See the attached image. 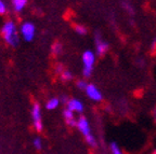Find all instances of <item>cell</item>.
<instances>
[{
    "label": "cell",
    "mask_w": 156,
    "mask_h": 154,
    "mask_svg": "<svg viewBox=\"0 0 156 154\" xmlns=\"http://www.w3.org/2000/svg\"><path fill=\"white\" fill-rule=\"evenodd\" d=\"M78 130L83 134V136L85 137V140L88 145L92 148H95L98 146L97 138L94 137V135L91 132V126L90 123L88 121V119L86 116H79L77 120V126Z\"/></svg>",
    "instance_id": "cell-1"
},
{
    "label": "cell",
    "mask_w": 156,
    "mask_h": 154,
    "mask_svg": "<svg viewBox=\"0 0 156 154\" xmlns=\"http://www.w3.org/2000/svg\"><path fill=\"white\" fill-rule=\"evenodd\" d=\"M1 35H2L3 39L9 45L16 48L19 45L20 38L19 35L16 34V25L12 21H8L5 23L1 29Z\"/></svg>",
    "instance_id": "cell-2"
},
{
    "label": "cell",
    "mask_w": 156,
    "mask_h": 154,
    "mask_svg": "<svg viewBox=\"0 0 156 154\" xmlns=\"http://www.w3.org/2000/svg\"><path fill=\"white\" fill-rule=\"evenodd\" d=\"M83 75L85 78H90L94 69L97 54L91 50H87L83 54Z\"/></svg>",
    "instance_id": "cell-3"
},
{
    "label": "cell",
    "mask_w": 156,
    "mask_h": 154,
    "mask_svg": "<svg viewBox=\"0 0 156 154\" xmlns=\"http://www.w3.org/2000/svg\"><path fill=\"white\" fill-rule=\"evenodd\" d=\"M20 32H21V36L23 37L25 41L27 42H30L32 40H34L35 34H36V27L33 23L30 22H25L21 25V28H20Z\"/></svg>",
    "instance_id": "cell-4"
},
{
    "label": "cell",
    "mask_w": 156,
    "mask_h": 154,
    "mask_svg": "<svg viewBox=\"0 0 156 154\" xmlns=\"http://www.w3.org/2000/svg\"><path fill=\"white\" fill-rule=\"evenodd\" d=\"M94 44H95V51L94 52H95V54H97V56L102 57V56H104L105 54L108 52L110 45H108V43H107V41H105L100 34H95Z\"/></svg>",
    "instance_id": "cell-5"
},
{
    "label": "cell",
    "mask_w": 156,
    "mask_h": 154,
    "mask_svg": "<svg viewBox=\"0 0 156 154\" xmlns=\"http://www.w3.org/2000/svg\"><path fill=\"white\" fill-rule=\"evenodd\" d=\"M85 92H86V95L88 96V98L91 99V100L94 101V102H101V101L103 100L102 92L100 91V89H99L97 85L92 84V83L88 84Z\"/></svg>",
    "instance_id": "cell-6"
},
{
    "label": "cell",
    "mask_w": 156,
    "mask_h": 154,
    "mask_svg": "<svg viewBox=\"0 0 156 154\" xmlns=\"http://www.w3.org/2000/svg\"><path fill=\"white\" fill-rule=\"evenodd\" d=\"M32 119H33V124L34 127L37 132H41L44 125H42V120H41V112H40V106L39 104H34L32 107Z\"/></svg>",
    "instance_id": "cell-7"
},
{
    "label": "cell",
    "mask_w": 156,
    "mask_h": 154,
    "mask_svg": "<svg viewBox=\"0 0 156 154\" xmlns=\"http://www.w3.org/2000/svg\"><path fill=\"white\" fill-rule=\"evenodd\" d=\"M66 109L73 111L74 113H76V112L77 113H81L83 111V109H85V106H83V101L79 100V99L71 98L68 100L67 104H66Z\"/></svg>",
    "instance_id": "cell-8"
},
{
    "label": "cell",
    "mask_w": 156,
    "mask_h": 154,
    "mask_svg": "<svg viewBox=\"0 0 156 154\" xmlns=\"http://www.w3.org/2000/svg\"><path fill=\"white\" fill-rule=\"evenodd\" d=\"M63 116H64V120H65L66 124L68 126H71V127H75L77 126V120L75 116V113H74L73 111L68 110V109H65L63 112Z\"/></svg>",
    "instance_id": "cell-9"
},
{
    "label": "cell",
    "mask_w": 156,
    "mask_h": 154,
    "mask_svg": "<svg viewBox=\"0 0 156 154\" xmlns=\"http://www.w3.org/2000/svg\"><path fill=\"white\" fill-rule=\"evenodd\" d=\"M60 102H61V100L58 98L52 97V98H50L48 100V102H47V105H46V108L48 109V110H54V109H56L58 107Z\"/></svg>",
    "instance_id": "cell-10"
},
{
    "label": "cell",
    "mask_w": 156,
    "mask_h": 154,
    "mask_svg": "<svg viewBox=\"0 0 156 154\" xmlns=\"http://www.w3.org/2000/svg\"><path fill=\"white\" fill-rule=\"evenodd\" d=\"M12 5L15 12H21L27 5V0H12Z\"/></svg>",
    "instance_id": "cell-11"
},
{
    "label": "cell",
    "mask_w": 156,
    "mask_h": 154,
    "mask_svg": "<svg viewBox=\"0 0 156 154\" xmlns=\"http://www.w3.org/2000/svg\"><path fill=\"white\" fill-rule=\"evenodd\" d=\"M122 8H124L125 11H126L130 16H133L136 11H134V9H133V5H132L129 1H126V0H125V1L122 2Z\"/></svg>",
    "instance_id": "cell-12"
},
{
    "label": "cell",
    "mask_w": 156,
    "mask_h": 154,
    "mask_svg": "<svg viewBox=\"0 0 156 154\" xmlns=\"http://www.w3.org/2000/svg\"><path fill=\"white\" fill-rule=\"evenodd\" d=\"M110 151H111V154H124V152H122V150L120 149V147L118 146V143L115 142V141L111 142Z\"/></svg>",
    "instance_id": "cell-13"
},
{
    "label": "cell",
    "mask_w": 156,
    "mask_h": 154,
    "mask_svg": "<svg viewBox=\"0 0 156 154\" xmlns=\"http://www.w3.org/2000/svg\"><path fill=\"white\" fill-rule=\"evenodd\" d=\"M74 30L76 32V34L80 35V36H85V35H87V32H88V29L81 24L74 25Z\"/></svg>",
    "instance_id": "cell-14"
},
{
    "label": "cell",
    "mask_w": 156,
    "mask_h": 154,
    "mask_svg": "<svg viewBox=\"0 0 156 154\" xmlns=\"http://www.w3.org/2000/svg\"><path fill=\"white\" fill-rule=\"evenodd\" d=\"M60 77H61V80L62 81H65V82H67V81H71L72 79H73V73L69 71V70H64L63 72L60 75Z\"/></svg>",
    "instance_id": "cell-15"
},
{
    "label": "cell",
    "mask_w": 156,
    "mask_h": 154,
    "mask_svg": "<svg viewBox=\"0 0 156 154\" xmlns=\"http://www.w3.org/2000/svg\"><path fill=\"white\" fill-rule=\"evenodd\" d=\"M62 50H63V46L60 42H55V43L52 45V53L54 55H60L62 53Z\"/></svg>",
    "instance_id": "cell-16"
},
{
    "label": "cell",
    "mask_w": 156,
    "mask_h": 154,
    "mask_svg": "<svg viewBox=\"0 0 156 154\" xmlns=\"http://www.w3.org/2000/svg\"><path fill=\"white\" fill-rule=\"evenodd\" d=\"M88 84H89V83H87V82H86V80H78V81L76 82V85H77V87L79 89H81V91H85V89H87Z\"/></svg>",
    "instance_id": "cell-17"
},
{
    "label": "cell",
    "mask_w": 156,
    "mask_h": 154,
    "mask_svg": "<svg viewBox=\"0 0 156 154\" xmlns=\"http://www.w3.org/2000/svg\"><path fill=\"white\" fill-rule=\"evenodd\" d=\"M33 145H34V147L36 148V149L40 150L42 148V141L40 138H35L34 141H33Z\"/></svg>",
    "instance_id": "cell-18"
},
{
    "label": "cell",
    "mask_w": 156,
    "mask_h": 154,
    "mask_svg": "<svg viewBox=\"0 0 156 154\" xmlns=\"http://www.w3.org/2000/svg\"><path fill=\"white\" fill-rule=\"evenodd\" d=\"M7 12V7L2 0H0V15H5Z\"/></svg>",
    "instance_id": "cell-19"
},
{
    "label": "cell",
    "mask_w": 156,
    "mask_h": 154,
    "mask_svg": "<svg viewBox=\"0 0 156 154\" xmlns=\"http://www.w3.org/2000/svg\"><path fill=\"white\" fill-rule=\"evenodd\" d=\"M64 67L63 65H56V68H55V72L58 73V75H61L62 72L64 71Z\"/></svg>",
    "instance_id": "cell-20"
},
{
    "label": "cell",
    "mask_w": 156,
    "mask_h": 154,
    "mask_svg": "<svg viewBox=\"0 0 156 154\" xmlns=\"http://www.w3.org/2000/svg\"><path fill=\"white\" fill-rule=\"evenodd\" d=\"M150 49H151L152 52H155L156 51V38H154L151 42V45H150Z\"/></svg>",
    "instance_id": "cell-21"
},
{
    "label": "cell",
    "mask_w": 156,
    "mask_h": 154,
    "mask_svg": "<svg viewBox=\"0 0 156 154\" xmlns=\"http://www.w3.org/2000/svg\"><path fill=\"white\" fill-rule=\"evenodd\" d=\"M152 118H153V121L156 123V108L153 109V111H152Z\"/></svg>",
    "instance_id": "cell-22"
},
{
    "label": "cell",
    "mask_w": 156,
    "mask_h": 154,
    "mask_svg": "<svg viewBox=\"0 0 156 154\" xmlns=\"http://www.w3.org/2000/svg\"><path fill=\"white\" fill-rule=\"evenodd\" d=\"M153 154H156V149H155V151H154V153Z\"/></svg>",
    "instance_id": "cell-23"
}]
</instances>
